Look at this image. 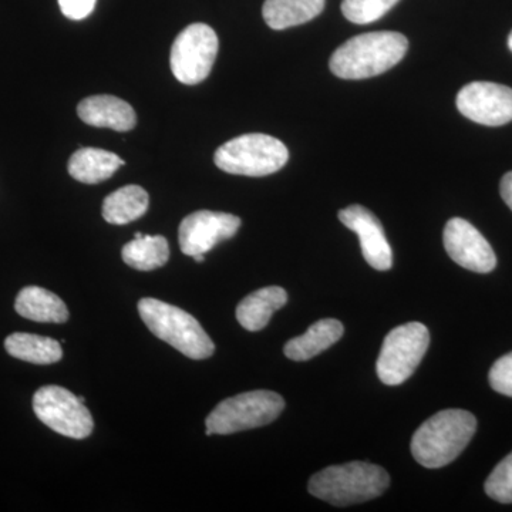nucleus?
<instances>
[{
  "label": "nucleus",
  "mask_w": 512,
  "mask_h": 512,
  "mask_svg": "<svg viewBox=\"0 0 512 512\" xmlns=\"http://www.w3.org/2000/svg\"><path fill=\"white\" fill-rule=\"evenodd\" d=\"M485 493L498 503H512V453L498 463L485 481Z\"/></svg>",
  "instance_id": "b1692460"
},
{
  "label": "nucleus",
  "mask_w": 512,
  "mask_h": 512,
  "mask_svg": "<svg viewBox=\"0 0 512 512\" xmlns=\"http://www.w3.org/2000/svg\"><path fill=\"white\" fill-rule=\"evenodd\" d=\"M343 332H345V328L339 320H319V322L313 323L308 332L286 343L285 355L295 362H306L335 345L342 338Z\"/></svg>",
  "instance_id": "dca6fc26"
},
{
  "label": "nucleus",
  "mask_w": 512,
  "mask_h": 512,
  "mask_svg": "<svg viewBox=\"0 0 512 512\" xmlns=\"http://www.w3.org/2000/svg\"><path fill=\"white\" fill-rule=\"evenodd\" d=\"M124 160L117 154L100 148H80L69 161V173L83 184H99L109 180L123 167Z\"/></svg>",
  "instance_id": "a211bd4d"
},
{
  "label": "nucleus",
  "mask_w": 512,
  "mask_h": 512,
  "mask_svg": "<svg viewBox=\"0 0 512 512\" xmlns=\"http://www.w3.org/2000/svg\"><path fill=\"white\" fill-rule=\"evenodd\" d=\"M217 33L205 23L187 26L175 39L170 64L175 79L183 84H198L210 76L218 55Z\"/></svg>",
  "instance_id": "6e6552de"
},
{
  "label": "nucleus",
  "mask_w": 512,
  "mask_h": 512,
  "mask_svg": "<svg viewBox=\"0 0 512 512\" xmlns=\"http://www.w3.org/2000/svg\"><path fill=\"white\" fill-rule=\"evenodd\" d=\"M430 345V332L423 323L410 322L394 328L384 338L377 376L387 386H397L416 372Z\"/></svg>",
  "instance_id": "0eeeda50"
},
{
  "label": "nucleus",
  "mask_w": 512,
  "mask_h": 512,
  "mask_svg": "<svg viewBox=\"0 0 512 512\" xmlns=\"http://www.w3.org/2000/svg\"><path fill=\"white\" fill-rule=\"evenodd\" d=\"M5 348L10 356L35 365H52L63 356L60 342L30 333H13L6 338Z\"/></svg>",
  "instance_id": "aec40b11"
},
{
  "label": "nucleus",
  "mask_w": 512,
  "mask_h": 512,
  "mask_svg": "<svg viewBox=\"0 0 512 512\" xmlns=\"http://www.w3.org/2000/svg\"><path fill=\"white\" fill-rule=\"evenodd\" d=\"M457 109L474 123L504 126L512 121V89L490 82L467 84L458 93Z\"/></svg>",
  "instance_id": "9d476101"
},
{
  "label": "nucleus",
  "mask_w": 512,
  "mask_h": 512,
  "mask_svg": "<svg viewBox=\"0 0 512 512\" xmlns=\"http://www.w3.org/2000/svg\"><path fill=\"white\" fill-rule=\"evenodd\" d=\"M399 0H343V15L355 25H369L382 19Z\"/></svg>",
  "instance_id": "5701e85b"
},
{
  "label": "nucleus",
  "mask_w": 512,
  "mask_h": 512,
  "mask_svg": "<svg viewBox=\"0 0 512 512\" xmlns=\"http://www.w3.org/2000/svg\"><path fill=\"white\" fill-rule=\"evenodd\" d=\"M241 218L227 212L197 211L185 217L178 231L181 251L187 256L205 255L222 241L234 237Z\"/></svg>",
  "instance_id": "9b49d317"
},
{
  "label": "nucleus",
  "mask_w": 512,
  "mask_h": 512,
  "mask_svg": "<svg viewBox=\"0 0 512 512\" xmlns=\"http://www.w3.org/2000/svg\"><path fill=\"white\" fill-rule=\"evenodd\" d=\"M339 220L359 237L367 264L377 271H389L393 252L379 218L362 205H350L339 211Z\"/></svg>",
  "instance_id": "ddd939ff"
},
{
  "label": "nucleus",
  "mask_w": 512,
  "mask_h": 512,
  "mask_svg": "<svg viewBox=\"0 0 512 512\" xmlns=\"http://www.w3.org/2000/svg\"><path fill=\"white\" fill-rule=\"evenodd\" d=\"M123 261L137 271H154L167 264L170 247L161 235H143L137 232L133 241L124 245L121 251Z\"/></svg>",
  "instance_id": "4be33fe9"
},
{
  "label": "nucleus",
  "mask_w": 512,
  "mask_h": 512,
  "mask_svg": "<svg viewBox=\"0 0 512 512\" xmlns=\"http://www.w3.org/2000/svg\"><path fill=\"white\" fill-rule=\"evenodd\" d=\"M192 258H194L195 261H197V262H204L205 261V255H195V256H192Z\"/></svg>",
  "instance_id": "cd10ccee"
},
{
  "label": "nucleus",
  "mask_w": 512,
  "mask_h": 512,
  "mask_svg": "<svg viewBox=\"0 0 512 512\" xmlns=\"http://www.w3.org/2000/svg\"><path fill=\"white\" fill-rule=\"evenodd\" d=\"M477 430V420L466 410H443L414 433L412 454L420 466L440 468L456 460Z\"/></svg>",
  "instance_id": "f03ea898"
},
{
  "label": "nucleus",
  "mask_w": 512,
  "mask_h": 512,
  "mask_svg": "<svg viewBox=\"0 0 512 512\" xmlns=\"http://www.w3.org/2000/svg\"><path fill=\"white\" fill-rule=\"evenodd\" d=\"M384 468L365 461H352L319 471L309 481V493L319 500L346 507L380 497L389 487Z\"/></svg>",
  "instance_id": "7ed1b4c3"
},
{
  "label": "nucleus",
  "mask_w": 512,
  "mask_h": 512,
  "mask_svg": "<svg viewBox=\"0 0 512 512\" xmlns=\"http://www.w3.org/2000/svg\"><path fill=\"white\" fill-rule=\"evenodd\" d=\"M148 204H150V198L144 188L138 185H126L104 200L103 217L109 224H130L146 214Z\"/></svg>",
  "instance_id": "412c9836"
},
{
  "label": "nucleus",
  "mask_w": 512,
  "mask_h": 512,
  "mask_svg": "<svg viewBox=\"0 0 512 512\" xmlns=\"http://www.w3.org/2000/svg\"><path fill=\"white\" fill-rule=\"evenodd\" d=\"M138 312L158 339L190 359L202 360L214 355L215 345L210 336L200 322L183 309L158 299L144 298L138 302Z\"/></svg>",
  "instance_id": "20e7f679"
},
{
  "label": "nucleus",
  "mask_w": 512,
  "mask_h": 512,
  "mask_svg": "<svg viewBox=\"0 0 512 512\" xmlns=\"http://www.w3.org/2000/svg\"><path fill=\"white\" fill-rule=\"evenodd\" d=\"M488 379L495 392L512 397V352L494 363Z\"/></svg>",
  "instance_id": "393cba45"
},
{
  "label": "nucleus",
  "mask_w": 512,
  "mask_h": 512,
  "mask_svg": "<svg viewBox=\"0 0 512 512\" xmlns=\"http://www.w3.org/2000/svg\"><path fill=\"white\" fill-rule=\"evenodd\" d=\"M409 49L406 36L397 32H372L352 37L329 60L335 76L362 80L379 76L402 62Z\"/></svg>",
  "instance_id": "f257e3e1"
},
{
  "label": "nucleus",
  "mask_w": 512,
  "mask_h": 512,
  "mask_svg": "<svg viewBox=\"0 0 512 512\" xmlns=\"http://www.w3.org/2000/svg\"><path fill=\"white\" fill-rule=\"evenodd\" d=\"M33 410L37 419L62 436L83 440L93 433L92 414L79 397L64 387L45 386L37 390Z\"/></svg>",
  "instance_id": "1a4fd4ad"
},
{
  "label": "nucleus",
  "mask_w": 512,
  "mask_h": 512,
  "mask_svg": "<svg viewBox=\"0 0 512 512\" xmlns=\"http://www.w3.org/2000/svg\"><path fill=\"white\" fill-rule=\"evenodd\" d=\"M15 309L22 318L33 322L64 323L69 320V311L62 299L39 286L23 288L16 298Z\"/></svg>",
  "instance_id": "f3484780"
},
{
  "label": "nucleus",
  "mask_w": 512,
  "mask_h": 512,
  "mask_svg": "<svg viewBox=\"0 0 512 512\" xmlns=\"http://www.w3.org/2000/svg\"><path fill=\"white\" fill-rule=\"evenodd\" d=\"M325 9V0H265L262 15L266 25L285 30L311 22Z\"/></svg>",
  "instance_id": "6ab92c4d"
},
{
  "label": "nucleus",
  "mask_w": 512,
  "mask_h": 512,
  "mask_svg": "<svg viewBox=\"0 0 512 512\" xmlns=\"http://www.w3.org/2000/svg\"><path fill=\"white\" fill-rule=\"evenodd\" d=\"M501 197L512 211V171L504 175L500 185Z\"/></svg>",
  "instance_id": "bb28decb"
},
{
  "label": "nucleus",
  "mask_w": 512,
  "mask_h": 512,
  "mask_svg": "<svg viewBox=\"0 0 512 512\" xmlns=\"http://www.w3.org/2000/svg\"><path fill=\"white\" fill-rule=\"evenodd\" d=\"M288 302V293L279 286L258 289L242 299L237 308V319L242 328L249 332H258L266 328L272 315L284 308Z\"/></svg>",
  "instance_id": "2eb2a0df"
},
{
  "label": "nucleus",
  "mask_w": 512,
  "mask_h": 512,
  "mask_svg": "<svg viewBox=\"0 0 512 512\" xmlns=\"http://www.w3.org/2000/svg\"><path fill=\"white\" fill-rule=\"evenodd\" d=\"M508 47H510V50L512 52V32H511L510 37H508Z\"/></svg>",
  "instance_id": "c85d7f7f"
},
{
  "label": "nucleus",
  "mask_w": 512,
  "mask_h": 512,
  "mask_svg": "<svg viewBox=\"0 0 512 512\" xmlns=\"http://www.w3.org/2000/svg\"><path fill=\"white\" fill-rule=\"evenodd\" d=\"M285 400L269 390H255L229 397L207 417V436L232 434L266 426L284 412Z\"/></svg>",
  "instance_id": "423d86ee"
},
{
  "label": "nucleus",
  "mask_w": 512,
  "mask_h": 512,
  "mask_svg": "<svg viewBox=\"0 0 512 512\" xmlns=\"http://www.w3.org/2000/svg\"><path fill=\"white\" fill-rule=\"evenodd\" d=\"M97 0H59L62 13L70 20H82L92 15Z\"/></svg>",
  "instance_id": "a878e982"
},
{
  "label": "nucleus",
  "mask_w": 512,
  "mask_h": 512,
  "mask_svg": "<svg viewBox=\"0 0 512 512\" xmlns=\"http://www.w3.org/2000/svg\"><path fill=\"white\" fill-rule=\"evenodd\" d=\"M289 151L278 138L268 134H244L232 138L215 151L220 170L245 177H265L285 167Z\"/></svg>",
  "instance_id": "39448f33"
},
{
  "label": "nucleus",
  "mask_w": 512,
  "mask_h": 512,
  "mask_svg": "<svg viewBox=\"0 0 512 512\" xmlns=\"http://www.w3.org/2000/svg\"><path fill=\"white\" fill-rule=\"evenodd\" d=\"M77 114L93 127L130 131L137 123L136 111L127 101L114 96H92L77 106Z\"/></svg>",
  "instance_id": "4468645a"
},
{
  "label": "nucleus",
  "mask_w": 512,
  "mask_h": 512,
  "mask_svg": "<svg viewBox=\"0 0 512 512\" xmlns=\"http://www.w3.org/2000/svg\"><path fill=\"white\" fill-rule=\"evenodd\" d=\"M443 241L447 254L456 264L477 274L494 271L497 256L490 242L470 222L463 218L448 221L444 228Z\"/></svg>",
  "instance_id": "f8f14e48"
}]
</instances>
